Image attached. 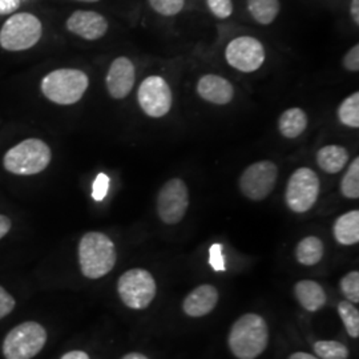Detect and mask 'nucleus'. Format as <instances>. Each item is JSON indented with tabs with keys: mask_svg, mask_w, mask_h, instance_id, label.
<instances>
[{
	"mask_svg": "<svg viewBox=\"0 0 359 359\" xmlns=\"http://www.w3.org/2000/svg\"><path fill=\"white\" fill-rule=\"evenodd\" d=\"M338 313L339 317L344 322L346 332L351 338L359 337V311L358 309L354 306V304L348 301H342L338 305Z\"/></svg>",
	"mask_w": 359,
	"mask_h": 359,
	"instance_id": "obj_25",
	"label": "nucleus"
},
{
	"mask_svg": "<svg viewBox=\"0 0 359 359\" xmlns=\"http://www.w3.org/2000/svg\"><path fill=\"white\" fill-rule=\"evenodd\" d=\"M339 121L348 128H359V93L354 92L338 108Z\"/></svg>",
	"mask_w": 359,
	"mask_h": 359,
	"instance_id": "obj_23",
	"label": "nucleus"
},
{
	"mask_svg": "<svg viewBox=\"0 0 359 359\" xmlns=\"http://www.w3.org/2000/svg\"><path fill=\"white\" fill-rule=\"evenodd\" d=\"M74 1H80V3H96L100 0H74Z\"/></svg>",
	"mask_w": 359,
	"mask_h": 359,
	"instance_id": "obj_40",
	"label": "nucleus"
},
{
	"mask_svg": "<svg viewBox=\"0 0 359 359\" xmlns=\"http://www.w3.org/2000/svg\"><path fill=\"white\" fill-rule=\"evenodd\" d=\"M342 65L350 72H358L359 71V46L355 44L350 51L344 56Z\"/></svg>",
	"mask_w": 359,
	"mask_h": 359,
	"instance_id": "obj_32",
	"label": "nucleus"
},
{
	"mask_svg": "<svg viewBox=\"0 0 359 359\" xmlns=\"http://www.w3.org/2000/svg\"><path fill=\"white\" fill-rule=\"evenodd\" d=\"M209 11L217 19H228L233 13V1L231 0H206Z\"/></svg>",
	"mask_w": 359,
	"mask_h": 359,
	"instance_id": "obj_29",
	"label": "nucleus"
},
{
	"mask_svg": "<svg viewBox=\"0 0 359 359\" xmlns=\"http://www.w3.org/2000/svg\"><path fill=\"white\" fill-rule=\"evenodd\" d=\"M22 0H0V16L13 15L19 10Z\"/></svg>",
	"mask_w": 359,
	"mask_h": 359,
	"instance_id": "obj_34",
	"label": "nucleus"
},
{
	"mask_svg": "<svg viewBox=\"0 0 359 359\" xmlns=\"http://www.w3.org/2000/svg\"><path fill=\"white\" fill-rule=\"evenodd\" d=\"M277 179V165L269 160H262L245 169L238 180V187L246 198L252 201H262L273 192Z\"/></svg>",
	"mask_w": 359,
	"mask_h": 359,
	"instance_id": "obj_9",
	"label": "nucleus"
},
{
	"mask_svg": "<svg viewBox=\"0 0 359 359\" xmlns=\"http://www.w3.org/2000/svg\"><path fill=\"white\" fill-rule=\"evenodd\" d=\"M348 152L342 145H326L322 147L317 154V164L323 172L335 175L346 167Z\"/></svg>",
	"mask_w": 359,
	"mask_h": 359,
	"instance_id": "obj_19",
	"label": "nucleus"
},
{
	"mask_svg": "<svg viewBox=\"0 0 359 359\" xmlns=\"http://www.w3.org/2000/svg\"><path fill=\"white\" fill-rule=\"evenodd\" d=\"M294 294L297 301L301 306L308 311H318L326 304V294L320 283L314 281L304 280L297 283L294 287Z\"/></svg>",
	"mask_w": 359,
	"mask_h": 359,
	"instance_id": "obj_17",
	"label": "nucleus"
},
{
	"mask_svg": "<svg viewBox=\"0 0 359 359\" xmlns=\"http://www.w3.org/2000/svg\"><path fill=\"white\" fill-rule=\"evenodd\" d=\"M217 302V289L212 285H200L184 299L182 309L187 316L198 318L213 311Z\"/></svg>",
	"mask_w": 359,
	"mask_h": 359,
	"instance_id": "obj_16",
	"label": "nucleus"
},
{
	"mask_svg": "<svg viewBox=\"0 0 359 359\" xmlns=\"http://www.w3.org/2000/svg\"><path fill=\"white\" fill-rule=\"evenodd\" d=\"M189 206V192L181 179L167 181L157 196V213L167 225H176L187 215Z\"/></svg>",
	"mask_w": 359,
	"mask_h": 359,
	"instance_id": "obj_10",
	"label": "nucleus"
},
{
	"mask_svg": "<svg viewBox=\"0 0 359 359\" xmlns=\"http://www.w3.org/2000/svg\"><path fill=\"white\" fill-rule=\"evenodd\" d=\"M13 228V222L11 218L0 215V240L4 238Z\"/></svg>",
	"mask_w": 359,
	"mask_h": 359,
	"instance_id": "obj_35",
	"label": "nucleus"
},
{
	"mask_svg": "<svg viewBox=\"0 0 359 359\" xmlns=\"http://www.w3.org/2000/svg\"><path fill=\"white\" fill-rule=\"evenodd\" d=\"M316 354L321 359H347V347L337 341H318L314 345Z\"/></svg>",
	"mask_w": 359,
	"mask_h": 359,
	"instance_id": "obj_26",
	"label": "nucleus"
},
{
	"mask_svg": "<svg viewBox=\"0 0 359 359\" xmlns=\"http://www.w3.org/2000/svg\"><path fill=\"white\" fill-rule=\"evenodd\" d=\"M334 238L341 245L358 244L359 243V212L351 210L337 218L333 226Z\"/></svg>",
	"mask_w": 359,
	"mask_h": 359,
	"instance_id": "obj_18",
	"label": "nucleus"
},
{
	"mask_svg": "<svg viewBox=\"0 0 359 359\" xmlns=\"http://www.w3.org/2000/svg\"><path fill=\"white\" fill-rule=\"evenodd\" d=\"M137 102L142 112L149 117L160 118L169 114L173 96L165 79L149 76L142 80L137 90Z\"/></svg>",
	"mask_w": 359,
	"mask_h": 359,
	"instance_id": "obj_12",
	"label": "nucleus"
},
{
	"mask_svg": "<svg viewBox=\"0 0 359 359\" xmlns=\"http://www.w3.org/2000/svg\"><path fill=\"white\" fill-rule=\"evenodd\" d=\"M266 53L262 43L253 36H238L229 41L225 48V59L234 69L250 74L259 69Z\"/></svg>",
	"mask_w": 359,
	"mask_h": 359,
	"instance_id": "obj_11",
	"label": "nucleus"
},
{
	"mask_svg": "<svg viewBox=\"0 0 359 359\" xmlns=\"http://www.w3.org/2000/svg\"><path fill=\"white\" fill-rule=\"evenodd\" d=\"M79 264L84 277L99 280L115 268L117 252L114 241L102 231H88L79 243Z\"/></svg>",
	"mask_w": 359,
	"mask_h": 359,
	"instance_id": "obj_1",
	"label": "nucleus"
},
{
	"mask_svg": "<svg viewBox=\"0 0 359 359\" xmlns=\"http://www.w3.org/2000/svg\"><path fill=\"white\" fill-rule=\"evenodd\" d=\"M154 13L163 16H175L182 11L185 0H148Z\"/></svg>",
	"mask_w": 359,
	"mask_h": 359,
	"instance_id": "obj_28",
	"label": "nucleus"
},
{
	"mask_svg": "<svg viewBox=\"0 0 359 359\" xmlns=\"http://www.w3.org/2000/svg\"><path fill=\"white\" fill-rule=\"evenodd\" d=\"M197 93L208 103L225 105L234 97V87L225 77L218 75H204L197 83Z\"/></svg>",
	"mask_w": 359,
	"mask_h": 359,
	"instance_id": "obj_15",
	"label": "nucleus"
},
{
	"mask_svg": "<svg viewBox=\"0 0 359 359\" xmlns=\"http://www.w3.org/2000/svg\"><path fill=\"white\" fill-rule=\"evenodd\" d=\"M47 332L38 322H23L15 326L3 341L6 359H32L46 346Z\"/></svg>",
	"mask_w": 359,
	"mask_h": 359,
	"instance_id": "obj_6",
	"label": "nucleus"
},
{
	"mask_svg": "<svg viewBox=\"0 0 359 359\" xmlns=\"http://www.w3.org/2000/svg\"><path fill=\"white\" fill-rule=\"evenodd\" d=\"M341 290L351 304L359 302V273L350 271L341 280Z\"/></svg>",
	"mask_w": 359,
	"mask_h": 359,
	"instance_id": "obj_27",
	"label": "nucleus"
},
{
	"mask_svg": "<svg viewBox=\"0 0 359 359\" xmlns=\"http://www.w3.org/2000/svg\"><path fill=\"white\" fill-rule=\"evenodd\" d=\"M136 69L130 59L126 56L116 57L109 65L105 76V86L109 96L116 100L126 99L133 90Z\"/></svg>",
	"mask_w": 359,
	"mask_h": 359,
	"instance_id": "obj_13",
	"label": "nucleus"
},
{
	"mask_svg": "<svg viewBox=\"0 0 359 359\" xmlns=\"http://www.w3.org/2000/svg\"><path fill=\"white\" fill-rule=\"evenodd\" d=\"M50 145L41 139L31 137L18 142L3 156V167L15 176H35L51 164Z\"/></svg>",
	"mask_w": 359,
	"mask_h": 359,
	"instance_id": "obj_4",
	"label": "nucleus"
},
{
	"mask_svg": "<svg viewBox=\"0 0 359 359\" xmlns=\"http://www.w3.org/2000/svg\"><path fill=\"white\" fill-rule=\"evenodd\" d=\"M246 7L250 16L262 26L271 25L281 11L280 0H246Z\"/></svg>",
	"mask_w": 359,
	"mask_h": 359,
	"instance_id": "obj_21",
	"label": "nucleus"
},
{
	"mask_svg": "<svg viewBox=\"0 0 359 359\" xmlns=\"http://www.w3.org/2000/svg\"><path fill=\"white\" fill-rule=\"evenodd\" d=\"M16 306V301L3 286H0V320L7 317Z\"/></svg>",
	"mask_w": 359,
	"mask_h": 359,
	"instance_id": "obj_31",
	"label": "nucleus"
},
{
	"mask_svg": "<svg viewBox=\"0 0 359 359\" xmlns=\"http://www.w3.org/2000/svg\"><path fill=\"white\" fill-rule=\"evenodd\" d=\"M297 261L305 266L318 264L323 257V244L316 236H309L301 240L295 248Z\"/></svg>",
	"mask_w": 359,
	"mask_h": 359,
	"instance_id": "obj_22",
	"label": "nucleus"
},
{
	"mask_svg": "<svg viewBox=\"0 0 359 359\" xmlns=\"http://www.w3.org/2000/svg\"><path fill=\"white\" fill-rule=\"evenodd\" d=\"M60 359H90V355L86 351L81 350H74V351H68Z\"/></svg>",
	"mask_w": 359,
	"mask_h": 359,
	"instance_id": "obj_36",
	"label": "nucleus"
},
{
	"mask_svg": "<svg viewBox=\"0 0 359 359\" xmlns=\"http://www.w3.org/2000/svg\"><path fill=\"white\" fill-rule=\"evenodd\" d=\"M108 177L105 175H100L97 180L95 181V185H93V197L95 200H103L104 196L107 194L108 191Z\"/></svg>",
	"mask_w": 359,
	"mask_h": 359,
	"instance_id": "obj_33",
	"label": "nucleus"
},
{
	"mask_svg": "<svg viewBox=\"0 0 359 359\" xmlns=\"http://www.w3.org/2000/svg\"><path fill=\"white\" fill-rule=\"evenodd\" d=\"M121 359H149L148 357H145L144 354L140 353H129L127 355H124Z\"/></svg>",
	"mask_w": 359,
	"mask_h": 359,
	"instance_id": "obj_39",
	"label": "nucleus"
},
{
	"mask_svg": "<svg viewBox=\"0 0 359 359\" xmlns=\"http://www.w3.org/2000/svg\"><path fill=\"white\" fill-rule=\"evenodd\" d=\"M306 112L301 108H289L278 118L280 133L286 139H297L308 128Z\"/></svg>",
	"mask_w": 359,
	"mask_h": 359,
	"instance_id": "obj_20",
	"label": "nucleus"
},
{
	"mask_svg": "<svg viewBox=\"0 0 359 359\" xmlns=\"http://www.w3.org/2000/svg\"><path fill=\"white\" fill-rule=\"evenodd\" d=\"M228 344L236 358L256 359L269 344L268 323L258 314H245L233 323Z\"/></svg>",
	"mask_w": 359,
	"mask_h": 359,
	"instance_id": "obj_2",
	"label": "nucleus"
},
{
	"mask_svg": "<svg viewBox=\"0 0 359 359\" xmlns=\"http://www.w3.org/2000/svg\"><path fill=\"white\" fill-rule=\"evenodd\" d=\"M289 359H318L316 358L314 355H311V354H308V353H294V354H292Z\"/></svg>",
	"mask_w": 359,
	"mask_h": 359,
	"instance_id": "obj_38",
	"label": "nucleus"
},
{
	"mask_svg": "<svg viewBox=\"0 0 359 359\" xmlns=\"http://www.w3.org/2000/svg\"><path fill=\"white\" fill-rule=\"evenodd\" d=\"M320 191L318 175L310 168H298L286 185V205L294 213H306L317 203Z\"/></svg>",
	"mask_w": 359,
	"mask_h": 359,
	"instance_id": "obj_7",
	"label": "nucleus"
},
{
	"mask_svg": "<svg viewBox=\"0 0 359 359\" xmlns=\"http://www.w3.org/2000/svg\"><path fill=\"white\" fill-rule=\"evenodd\" d=\"M222 245L213 244L209 249V264L216 271H225V259L222 256Z\"/></svg>",
	"mask_w": 359,
	"mask_h": 359,
	"instance_id": "obj_30",
	"label": "nucleus"
},
{
	"mask_svg": "<svg viewBox=\"0 0 359 359\" xmlns=\"http://www.w3.org/2000/svg\"><path fill=\"white\" fill-rule=\"evenodd\" d=\"M90 87L88 75L77 68H59L48 72L40 81L43 96L57 105L80 102Z\"/></svg>",
	"mask_w": 359,
	"mask_h": 359,
	"instance_id": "obj_3",
	"label": "nucleus"
},
{
	"mask_svg": "<svg viewBox=\"0 0 359 359\" xmlns=\"http://www.w3.org/2000/svg\"><path fill=\"white\" fill-rule=\"evenodd\" d=\"M154 276L145 269H130L121 274L117 283V293L123 304L133 310L147 309L156 295Z\"/></svg>",
	"mask_w": 359,
	"mask_h": 359,
	"instance_id": "obj_8",
	"label": "nucleus"
},
{
	"mask_svg": "<svg viewBox=\"0 0 359 359\" xmlns=\"http://www.w3.org/2000/svg\"><path fill=\"white\" fill-rule=\"evenodd\" d=\"M341 193L346 198H359V157L354 158L347 168L344 179L341 180Z\"/></svg>",
	"mask_w": 359,
	"mask_h": 359,
	"instance_id": "obj_24",
	"label": "nucleus"
},
{
	"mask_svg": "<svg viewBox=\"0 0 359 359\" xmlns=\"http://www.w3.org/2000/svg\"><path fill=\"white\" fill-rule=\"evenodd\" d=\"M43 36V23L31 13H15L0 28V48L22 52L34 48Z\"/></svg>",
	"mask_w": 359,
	"mask_h": 359,
	"instance_id": "obj_5",
	"label": "nucleus"
},
{
	"mask_svg": "<svg viewBox=\"0 0 359 359\" xmlns=\"http://www.w3.org/2000/svg\"><path fill=\"white\" fill-rule=\"evenodd\" d=\"M65 28L84 40H99L108 32V20L96 11L77 10L71 13L65 22Z\"/></svg>",
	"mask_w": 359,
	"mask_h": 359,
	"instance_id": "obj_14",
	"label": "nucleus"
},
{
	"mask_svg": "<svg viewBox=\"0 0 359 359\" xmlns=\"http://www.w3.org/2000/svg\"><path fill=\"white\" fill-rule=\"evenodd\" d=\"M350 13H351V18L354 20V23L358 26L359 25V0H351V4H350Z\"/></svg>",
	"mask_w": 359,
	"mask_h": 359,
	"instance_id": "obj_37",
	"label": "nucleus"
}]
</instances>
